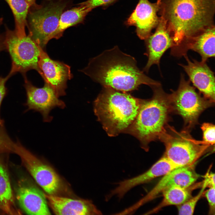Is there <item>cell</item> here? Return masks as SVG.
I'll list each match as a JSON object with an SVG mask.
<instances>
[{"instance_id":"cell-1","label":"cell","mask_w":215,"mask_h":215,"mask_svg":"<svg viewBox=\"0 0 215 215\" xmlns=\"http://www.w3.org/2000/svg\"><path fill=\"white\" fill-rule=\"evenodd\" d=\"M81 71L103 87L123 92L136 90L142 85L150 87L161 84L146 75L135 59L117 45L91 58Z\"/></svg>"},{"instance_id":"cell-2","label":"cell","mask_w":215,"mask_h":215,"mask_svg":"<svg viewBox=\"0 0 215 215\" xmlns=\"http://www.w3.org/2000/svg\"><path fill=\"white\" fill-rule=\"evenodd\" d=\"M160 0L159 11L173 38L172 47L214 25L215 0Z\"/></svg>"},{"instance_id":"cell-3","label":"cell","mask_w":215,"mask_h":215,"mask_svg":"<svg viewBox=\"0 0 215 215\" xmlns=\"http://www.w3.org/2000/svg\"><path fill=\"white\" fill-rule=\"evenodd\" d=\"M142 100L127 92L103 87L94 101V112L108 135L115 136L125 132L133 123Z\"/></svg>"},{"instance_id":"cell-4","label":"cell","mask_w":215,"mask_h":215,"mask_svg":"<svg viewBox=\"0 0 215 215\" xmlns=\"http://www.w3.org/2000/svg\"><path fill=\"white\" fill-rule=\"evenodd\" d=\"M150 87L152 97L142 100L137 116L125 132L137 138L146 151L149 150V144L159 140L165 131L172 112L169 94L164 91L161 84Z\"/></svg>"},{"instance_id":"cell-5","label":"cell","mask_w":215,"mask_h":215,"mask_svg":"<svg viewBox=\"0 0 215 215\" xmlns=\"http://www.w3.org/2000/svg\"><path fill=\"white\" fill-rule=\"evenodd\" d=\"M189 131L178 132L168 126L159 139L165 147L163 156L178 167L193 166L210 146L194 139Z\"/></svg>"},{"instance_id":"cell-6","label":"cell","mask_w":215,"mask_h":215,"mask_svg":"<svg viewBox=\"0 0 215 215\" xmlns=\"http://www.w3.org/2000/svg\"><path fill=\"white\" fill-rule=\"evenodd\" d=\"M67 4L61 0L30 7L27 19L29 34L42 49L52 39Z\"/></svg>"},{"instance_id":"cell-7","label":"cell","mask_w":215,"mask_h":215,"mask_svg":"<svg viewBox=\"0 0 215 215\" xmlns=\"http://www.w3.org/2000/svg\"><path fill=\"white\" fill-rule=\"evenodd\" d=\"M171 91L169 97L172 112L182 117L184 129L188 130L196 124L201 113L214 103L197 93L182 74L178 88Z\"/></svg>"},{"instance_id":"cell-8","label":"cell","mask_w":215,"mask_h":215,"mask_svg":"<svg viewBox=\"0 0 215 215\" xmlns=\"http://www.w3.org/2000/svg\"><path fill=\"white\" fill-rule=\"evenodd\" d=\"M4 42L12 61L9 74L11 76L17 72L25 74L32 69L35 70L39 73L38 62L41 47L29 34L20 35L6 27Z\"/></svg>"},{"instance_id":"cell-9","label":"cell","mask_w":215,"mask_h":215,"mask_svg":"<svg viewBox=\"0 0 215 215\" xmlns=\"http://www.w3.org/2000/svg\"><path fill=\"white\" fill-rule=\"evenodd\" d=\"M12 150L18 154L37 183L49 194L60 189L59 176L51 167L44 163L18 142L13 143Z\"/></svg>"},{"instance_id":"cell-10","label":"cell","mask_w":215,"mask_h":215,"mask_svg":"<svg viewBox=\"0 0 215 215\" xmlns=\"http://www.w3.org/2000/svg\"><path fill=\"white\" fill-rule=\"evenodd\" d=\"M199 177L193 166L176 168L163 176L154 187L143 198L125 209L128 214H134L140 207L153 200L165 189L172 186L188 188Z\"/></svg>"},{"instance_id":"cell-11","label":"cell","mask_w":215,"mask_h":215,"mask_svg":"<svg viewBox=\"0 0 215 215\" xmlns=\"http://www.w3.org/2000/svg\"><path fill=\"white\" fill-rule=\"evenodd\" d=\"M27 100L26 105L27 110H33L40 112L43 120L45 122H50L53 117L49 115L54 108H65V103L59 99L54 90L45 83L43 87H37L33 85L27 79H25Z\"/></svg>"},{"instance_id":"cell-12","label":"cell","mask_w":215,"mask_h":215,"mask_svg":"<svg viewBox=\"0 0 215 215\" xmlns=\"http://www.w3.org/2000/svg\"><path fill=\"white\" fill-rule=\"evenodd\" d=\"M38 65L39 73L45 83L54 90L59 97L64 96L67 82L73 77L70 67L63 62L51 59L41 47Z\"/></svg>"},{"instance_id":"cell-13","label":"cell","mask_w":215,"mask_h":215,"mask_svg":"<svg viewBox=\"0 0 215 215\" xmlns=\"http://www.w3.org/2000/svg\"><path fill=\"white\" fill-rule=\"evenodd\" d=\"M156 27L154 33L145 40L146 54L148 60L143 71L147 73L153 65L156 64L159 67L162 55L174 45L173 38L166 22L161 16Z\"/></svg>"},{"instance_id":"cell-14","label":"cell","mask_w":215,"mask_h":215,"mask_svg":"<svg viewBox=\"0 0 215 215\" xmlns=\"http://www.w3.org/2000/svg\"><path fill=\"white\" fill-rule=\"evenodd\" d=\"M186 65L179 64L187 74L189 81L203 96L211 102H215L214 73L206 61L191 60L187 54L184 56Z\"/></svg>"},{"instance_id":"cell-15","label":"cell","mask_w":215,"mask_h":215,"mask_svg":"<svg viewBox=\"0 0 215 215\" xmlns=\"http://www.w3.org/2000/svg\"><path fill=\"white\" fill-rule=\"evenodd\" d=\"M161 4L160 0L152 3L148 0H139L135 9L127 21L130 25L136 27L138 37L145 40L157 26L160 19L157 15Z\"/></svg>"},{"instance_id":"cell-16","label":"cell","mask_w":215,"mask_h":215,"mask_svg":"<svg viewBox=\"0 0 215 215\" xmlns=\"http://www.w3.org/2000/svg\"><path fill=\"white\" fill-rule=\"evenodd\" d=\"M178 167L163 156L143 173L118 182L117 186L110 191L106 196V198L110 200L115 196L120 199L135 186L148 182L156 177L163 176Z\"/></svg>"},{"instance_id":"cell-17","label":"cell","mask_w":215,"mask_h":215,"mask_svg":"<svg viewBox=\"0 0 215 215\" xmlns=\"http://www.w3.org/2000/svg\"><path fill=\"white\" fill-rule=\"evenodd\" d=\"M189 50L201 56L202 61L215 56V25L206 28L188 39L179 45L171 48V53L179 57L187 54Z\"/></svg>"},{"instance_id":"cell-18","label":"cell","mask_w":215,"mask_h":215,"mask_svg":"<svg viewBox=\"0 0 215 215\" xmlns=\"http://www.w3.org/2000/svg\"><path fill=\"white\" fill-rule=\"evenodd\" d=\"M48 204L56 215H101L98 210L90 201L73 199L44 194Z\"/></svg>"},{"instance_id":"cell-19","label":"cell","mask_w":215,"mask_h":215,"mask_svg":"<svg viewBox=\"0 0 215 215\" xmlns=\"http://www.w3.org/2000/svg\"><path fill=\"white\" fill-rule=\"evenodd\" d=\"M16 198L20 206L27 214H51L44 194L30 185L26 183L19 184L16 190Z\"/></svg>"},{"instance_id":"cell-20","label":"cell","mask_w":215,"mask_h":215,"mask_svg":"<svg viewBox=\"0 0 215 215\" xmlns=\"http://www.w3.org/2000/svg\"><path fill=\"white\" fill-rule=\"evenodd\" d=\"M79 5L62 13L57 28L52 35V39L59 38L65 30L83 22L86 16L91 10L84 6Z\"/></svg>"},{"instance_id":"cell-21","label":"cell","mask_w":215,"mask_h":215,"mask_svg":"<svg viewBox=\"0 0 215 215\" xmlns=\"http://www.w3.org/2000/svg\"><path fill=\"white\" fill-rule=\"evenodd\" d=\"M189 188L172 186L164 190L162 193L163 198L156 207L145 214H150L158 212L162 208L169 205H179L191 197V191Z\"/></svg>"},{"instance_id":"cell-22","label":"cell","mask_w":215,"mask_h":215,"mask_svg":"<svg viewBox=\"0 0 215 215\" xmlns=\"http://www.w3.org/2000/svg\"><path fill=\"white\" fill-rule=\"evenodd\" d=\"M7 3L13 13L15 20L14 30L18 34H26L27 19L30 6L25 0H4Z\"/></svg>"},{"instance_id":"cell-23","label":"cell","mask_w":215,"mask_h":215,"mask_svg":"<svg viewBox=\"0 0 215 215\" xmlns=\"http://www.w3.org/2000/svg\"><path fill=\"white\" fill-rule=\"evenodd\" d=\"M13 198L7 173L0 163V209L7 213H12Z\"/></svg>"},{"instance_id":"cell-24","label":"cell","mask_w":215,"mask_h":215,"mask_svg":"<svg viewBox=\"0 0 215 215\" xmlns=\"http://www.w3.org/2000/svg\"><path fill=\"white\" fill-rule=\"evenodd\" d=\"M207 187L204 182L201 190L196 196H192L182 204L177 206L179 215H193L196 204Z\"/></svg>"},{"instance_id":"cell-25","label":"cell","mask_w":215,"mask_h":215,"mask_svg":"<svg viewBox=\"0 0 215 215\" xmlns=\"http://www.w3.org/2000/svg\"><path fill=\"white\" fill-rule=\"evenodd\" d=\"M202 131V142L210 146L215 144V125L209 123H204L201 125Z\"/></svg>"},{"instance_id":"cell-26","label":"cell","mask_w":215,"mask_h":215,"mask_svg":"<svg viewBox=\"0 0 215 215\" xmlns=\"http://www.w3.org/2000/svg\"><path fill=\"white\" fill-rule=\"evenodd\" d=\"M209 205V213L215 215V186L210 187L205 193Z\"/></svg>"},{"instance_id":"cell-27","label":"cell","mask_w":215,"mask_h":215,"mask_svg":"<svg viewBox=\"0 0 215 215\" xmlns=\"http://www.w3.org/2000/svg\"><path fill=\"white\" fill-rule=\"evenodd\" d=\"M115 0H88L80 3V5L84 6L91 10L95 8L109 4Z\"/></svg>"},{"instance_id":"cell-28","label":"cell","mask_w":215,"mask_h":215,"mask_svg":"<svg viewBox=\"0 0 215 215\" xmlns=\"http://www.w3.org/2000/svg\"><path fill=\"white\" fill-rule=\"evenodd\" d=\"M11 76L9 74L5 78L0 77V108L3 99L6 94L5 84L6 81ZM3 122L0 116V127L3 126Z\"/></svg>"},{"instance_id":"cell-29","label":"cell","mask_w":215,"mask_h":215,"mask_svg":"<svg viewBox=\"0 0 215 215\" xmlns=\"http://www.w3.org/2000/svg\"><path fill=\"white\" fill-rule=\"evenodd\" d=\"M209 187L215 186V174L212 172L207 173L203 181Z\"/></svg>"},{"instance_id":"cell-30","label":"cell","mask_w":215,"mask_h":215,"mask_svg":"<svg viewBox=\"0 0 215 215\" xmlns=\"http://www.w3.org/2000/svg\"><path fill=\"white\" fill-rule=\"evenodd\" d=\"M2 24V21L0 19V27ZM5 48L4 42V39L2 36L0 35V51L4 50Z\"/></svg>"},{"instance_id":"cell-31","label":"cell","mask_w":215,"mask_h":215,"mask_svg":"<svg viewBox=\"0 0 215 215\" xmlns=\"http://www.w3.org/2000/svg\"><path fill=\"white\" fill-rule=\"evenodd\" d=\"M30 6V7L35 6L37 4L36 3V0H25Z\"/></svg>"}]
</instances>
